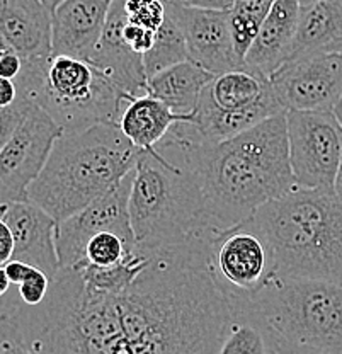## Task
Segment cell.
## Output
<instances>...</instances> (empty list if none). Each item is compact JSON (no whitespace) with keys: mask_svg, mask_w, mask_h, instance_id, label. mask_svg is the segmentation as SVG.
<instances>
[{"mask_svg":"<svg viewBox=\"0 0 342 354\" xmlns=\"http://www.w3.org/2000/svg\"><path fill=\"white\" fill-rule=\"evenodd\" d=\"M208 241L146 249L149 263L120 293L61 268L36 307L14 288L3 300L32 354H216L231 307L209 271Z\"/></svg>","mask_w":342,"mask_h":354,"instance_id":"cell-1","label":"cell"},{"mask_svg":"<svg viewBox=\"0 0 342 354\" xmlns=\"http://www.w3.org/2000/svg\"><path fill=\"white\" fill-rule=\"evenodd\" d=\"M153 149L191 169L213 234L251 218L266 203L296 189L289 165L286 111L216 143H198L169 130Z\"/></svg>","mask_w":342,"mask_h":354,"instance_id":"cell-2","label":"cell"},{"mask_svg":"<svg viewBox=\"0 0 342 354\" xmlns=\"http://www.w3.org/2000/svg\"><path fill=\"white\" fill-rule=\"evenodd\" d=\"M138 153L116 123L61 133L51 147L45 167L28 187V201L45 209L58 223L130 174Z\"/></svg>","mask_w":342,"mask_h":354,"instance_id":"cell-3","label":"cell"},{"mask_svg":"<svg viewBox=\"0 0 342 354\" xmlns=\"http://www.w3.org/2000/svg\"><path fill=\"white\" fill-rule=\"evenodd\" d=\"M252 218L271 243L278 278L342 285V198L336 191L296 187Z\"/></svg>","mask_w":342,"mask_h":354,"instance_id":"cell-4","label":"cell"},{"mask_svg":"<svg viewBox=\"0 0 342 354\" xmlns=\"http://www.w3.org/2000/svg\"><path fill=\"white\" fill-rule=\"evenodd\" d=\"M128 212L135 242L143 249L215 235L191 169L174 155L157 149L140 150Z\"/></svg>","mask_w":342,"mask_h":354,"instance_id":"cell-5","label":"cell"},{"mask_svg":"<svg viewBox=\"0 0 342 354\" xmlns=\"http://www.w3.org/2000/svg\"><path fill=\"white\" fill-rule=\"evenodd\" d=\"M14 82L17 95L39 106L61 133L102 123L117 124L131 99L86 60L65 55L23 60V70Z\"/></svg>","mask_w":342,"mask_h":354,"instance_id":"cell-6","label":"cell"},{"mask_svg":"<svg viewBox=\"0 0 342 354\" xmlns=\"http://www.w3.org/2000/svg\"><path fill=\"white\" fill-rule=\"evenodd\" d=\"M251 301L286 341L325 354H342L341 283L276 276Z\"/></svg>","mask_w":342,"mask_h":354,"instance_id":"cell-7","label":"cell"},{"mask_svg":"<svg viewBox=\"0 0 342 354\" xmlns=\"http://www.w3.org/2000/svg\"><path fill=\"white\" fill-rule=\"evenodd\" d=\"M285 111L269 79L247 66L218 73L206 84L189 121L174 130L198 143H216Z\"/></svg>","mask_w":342,"mask_h":354,"instance_id":"cell-8","label":"cell"},{"mask_svg":"<svg viewBox=\"0 0 342 354\" xmlns=\"http://www.w3.org/2000/svg\"><path fill=\"white\" fill-rule=\"evenodd\" d=\"M209 271L231 301H251L276 278L271 243L251 218L218 232L206 247Z\"/></svg>","mask_w":342,"mask_h":354,"instance_id":"cell-9","label":"cell"},{"mask_svg":"<svg viewBox=\"0 0 342 354\" xmlns=\"http://www.w3.org/2000/svg\"><path fill=\"white\" fill-rule=\"evenodd\" d=\"M289 165L298 187L334 191L342 127L334 111H286Z\"/></svg>","mask_w":342,"mask_h":354,"instance_id":"cell-10","label":"cell"},{"mask_svg":"<svg viewBox=\"0 0 342 354\" xmlns=\"http://www.w3.org/2000/svg\"><path fill=\"white\" fill-rule=\"evenodd\" d=\"M60 127L32 102L24 120L0 150V205L28 201V187L45 167Z\"/></svg>","mask_w":342,"mask_h":354,"instance_id":"cell-11","label":"cell"},{"mask_svg":"<svg viewBox=\"0 0 342 354\" xmlns=\"http://www.w3.org/2000/svg\"><path fill=\"white\" fill-rule=\"evenodd\" d=\"M285 111H332L342 94V53H317L285 62L269 77Z\"/></svg>","mask_w":342,"mask_h":354,"instance_id":"cell-12","label":"cell"},{"mask_svg":"<svg viewBox=\"0 0 342 354\" xmlns=\"http://www.w3.org/2000/svg\"><path fill=\"white\" fill-rule=\"evenodd\" d=\"M131 183H133V171L86 208L58 221L55 243H57L60 269L73 268L80 263L84 259L86 243L99 232H116L124 241L137 243L131 228L130 212H128Z\"/></svg>","mask_w":342,"mask_h":354,"instance_id":"cell-13","label":"cell"},{"mask_svg":"<svg viewBox=\"0 0 342 354\" xmlns=\"http://www.w3.org/2000/svg\"><path fill=\"white\" fill-rule=\"evenodd\" d=\"M165 14L181 29L189 60L201 68L218 75L244 66L235 53L228 10L165 3Z\"/></svg>","mask_w":342,"mask_h":354,"instance_id":"cell-14","label":"cell"},{"mask_svg":"<svg viewBox=\"0 0 342 354\" xmlns=\"http://www.w3.org/2000/svg\"><path fill=\"white\" fill-rule=\"evenodd\" d=\"M124 21L123 0H113L101 38L86 62L133 99L146 94L149 77L143 65V55L124 43L121 35Z\"/></svg>","mask_w":342,"mask_h":354,"instance_id":"cell-15","label":"cell"},{"mask_svg":"<svg viewBox=\"0 0 342 354\" xmlns=\"http://www.w3.org/2000/svg\"><path fill=\"white\" fill-rule=\"evenodd\" d=\"M0 218L6 220L14 237L12 259L23 261L45 271L50 279L60 271L57 243V221L31 201L0 205Z\"/></svg>","mask_w":342,"mask_h":354,"instance_id":"cell-16","label":"cell"},{"mask_svg":"<svg viewBox=\"0 0 342 354\" xmlns=\"http://www.w3.org/2000/svg\"><path fill=\"white\" fill-rule=\"evenodd\" d=\"M113 0H61L51 10V55L87 60L97 44Z\"/></svg>","mask_w":342,"mask_h":354,"instance_id":"cell-17","label":"cell"},{"mask_svg":"<svg viewBox=\"0 0 342 354\" xmlns=\"http://www.w3.org/2000/svg\"><path fill=\"white\" fill-rule=\"evenodd\" d=\"M0 35L23 60L51 55V10L41 0H0Z\"/></svg>","mask_w":342,"mask_h":354,"instance_id":"cell-18","label":"cell"},{"mask_svg":"<svg viewBox=\"0 0 342 354\" xmlns=\"http://www.w3.org/2000/svg\"><path fill=\"white\" fill-rule=\"evenodd\" d=\"M298 17H300L298 0H276L251 46L245 51L244 65L269 79L288 60L296 32Z\"/></svg>","mask_w":342,"mask_h":354,"instance_id":"cell-19","label":"cell"},{"mask_svg":"<svg viewBox=\"0 0 342 354\" xmlns=\"http://www.w3.org/2000/svg\"><path fill=\"white\" fill-rule=\"evenodd\" d=\"M317 53H342V0L300 7L288 60Z\"/></svg>","mask_w":342,"mask_h":354,"instance_id":"cell-20","label":"cell"},{"mask_svg":"<svg viewBox=\"0 0 342 354\" xmlns=\"http://www.w3.org/2000/svg\"><path fill=\"white\" fill-rule=\"evenodd\" d=\"M213 77L208 70L186 60L149 77L146 94L164 102L172 113L189 116L196 109L201 91Z\"/></svg>","mask_w":342,"mask_h":354,"instance_id":"cell-21","label":"cell"},{"mask_svg":"<svg viewBox=\"0 0 342 354\" xmlns=\"http://www.w3.org/2000/svg\"><path fill=\"white\" fill-rule=\"evenodd\" d=\"M189 120L191 114L182 116L172 113L159 99L145 94L124 104L117 127L138 150H150L167 135L172 124Z\"/></svg>","mask_w":342,"mask_h":354,"instance_id":"cell-22","label":"cell"},{"mask_svg":"<svg viewBox=\"0 0 342 354\" xmlns=\"http://www.w3.org/2000/svg\"><path fill=\"white\" fill-rule=\"evenodd\" d=\"M231 315L216 354H273L276 332L252 301H231Z\"/></svg>","mask_w":342,"mask_h":354,"instance_id":"cell-23","label":"cell"},{"mask_svg":"<svg viewBox=\"0 0 342 354\" xmlns=\"http://www.w3.org/2000/svg\"><path fill=\"white\" fill-rule=\"evenodd\" d=\"M186 60H189L186 39H184L179 26L165 14V21L157 29L152 48L143 55L146 77L155 75L157 72H162L169 66Z\"/></svg>","mask_w":342,"mask_h":354,"instance_id":"cell-24","label":"cell"},{"mask_svg":"<svg viewBox=\"0 0 342 354\" xmlns=\"http://www.w3.org/2000/svg\"><path fill=\"white\" fill-rule=\"evenodd\" d=\"M273 3L271 0H234L228 9L235 53L242 62Z\"/></svg>","mask_w":342,"mask_h":354,"instance_id":"cell-25","label":"cell"},{"mask_svg":"<svg viewBox=\"0 0 342 354\" xmlns=\"http://www.w3.org/2000/svg\"><path fill=\"white\" fill-rule=\"evenodd\" d=\"M135 249H137V243L124 241L116 232L104 230L89 239L84 249L82 261L92 266H99V268H108V266L121 263Z\"/></svg>","mask_w":342,"mask_h":354,"instance_id":"cell-26","label":"cell"},{"mask_svg":"<svg viewBox=\"0 0 342 354\" xmlns=\"http://www.w3.org/2000/svg\"><path fill=\"white\" fill-rule=\"evenodd\" d=\"M123 9L128 22L153 32L165 21L164 0H123Z\"/></svg>","mask_w":342,"mask_h":354,"instance_id":"cell-27","label":"cell"},{"mask_svg":"<svg viewBox=\"0 0 342 354\" xmlns=\"http://www.w3.org/2000/svg\"><path fill=\"white\" fill-rule=\"evenodd\" d=\"M50 283V276L45 271L31 266L29 271L24 274V278L12 288L21 304L26 305V307H36L46 298Z\"/></svg>","mask_w":342,"mask_h":354,"instance_id":"cell-28","label":"cell"},{"mask_svg":"<svg viewBox=\"0 0 342 354\" xmlns=\"http://www.w3.org/2000/svg\"><path fill=\"white\" fill-rule=\"evenodd\" d=\"M0 354H32L6 300H0Z\"/></svg>","mask_w":342,"mask_h":354,"instance_id":"cell-29","label":"cell"},{"mask_svg":"<svg viewBox=\"0 0 342 354\" xmlns=\"http://www.w3.org/2000/svg\"><path fill=\"white\" fill-rule=\"evenodd\" d=\"M31 104L32 102L29 99L23 97V95H17L14 104L7 106V108H0V150L3 149V145L9 142L10 136L17 130V127L24 120L26 113H28Z\"/></svg>","mask_w":342,"mask_h":354,"instance_id":"cell-30","label":"cell"},{"mask_svg":"<svg viewBox=\"0 0 342 354\" xmlns=\"http://www.w3.org/2000/svg\"><path fill=\"white\" fill-rule=\"evenodd\" d=\"M123 35L124 43L131 48L133 51H137L140 55H145L146 51L152 48L153 39H155V32L150 31V29L140 28V26L131 24V22L124 21L123 24Z\"/></svg>","mask_w":342,"mask_h":354,"instance_id":"cell-31","label":"cell"},{"mask_svg":"<svg viewBox=\"0 0 342 354\" xmlns=\"http://www.w3.org/2000/svg\"><path fill=\"white\" fill-rule=\"evenodd\" d=\"M23 70V58L17 55L12 48L0 55V77L3 79L16 80Z\"/></svg>","mask_w":342,"mask_h":354,"instance_id":"cell-32","label":"cell"},{"mask_svg":"<svg viewBox=\"0 0 342 354\" xmlns=\"http://www.w3.org/2000/svg\"><path fill=\"white\" fill-rule=\"evenodd\" d=\"M164 2L181 7H196V9L228 10L231 3H234V0H164Z\"/></svg>","mask_w":342,"mask_h":354,"instance_id":"cell-33","label":"cell"},{"mask_svg":"<svg viewBox=\"0 0 342 354\" xmlns=\"http://www.w3.org/2000/svg\"><path fill=\"white\" fill-rule=\"evenodd\" d=\"M14 254V237L10 232L9 225L6 220L0 218V266H3L7 261L12 259Z\"/></svg>","mask_w":342,"mask_h":354,"instance_id":"cell-34","label":"cell"},{"mask_svg":"<svg viewBox=\"0 0 342 354\" xmlns=\"http://www.w3.org/2000/svg\"><path fill=\"white\" fill-rule=\"evenodd\" d=\"M273 354H325V353L317 351V349H312V348H305V346L293 344V342L286 341V339H283L281 335L276 334Z\"/></svg>","mask_w":342,"mask_h":354,"instance_id":"cell-35","label":"cell"},{"mask_svg":"<svg viewBox=\"0 0 342 354\" xmlns=\"http://www.w3.org/2000/svg\"><path fill=\"white\" fill-rule=\"evenodd\" d=\"M17 99V86L14 80L0 77V108L14 104Z\"/></svg>","mask_w":342,"mask_h":354,"instance_id":"cell-36","label":"cell"},{"mask_svg":"<svg viewBox=\"0 0 342 354\" xmlns=\"http://www.w3.org/2000/svg\"><path fill=\"white\" fill-rule=\"evenodd\" d=\"M10 288H12V285H10L9 278H7L6 269H3V266H0V300L9 293Z\"/></svg>","mask_w":342,"mask_h":354,"instance_id":"cell-37","label":"cell"},{"mask_svg":"<svg viewBox=\"0 0 342 354\" xmlns=\"http://www.w3.org/2000/svg\"><path fill=\"white\" fill-rule=\"evenodd\" d=\"M334 191L342 198V155H341V164L339 169H337V176H336V183H334Z\"/></svg>","mask_w":342,"mask_h":354,"instance_id":"cell-38","label":"cell"},{"mask_svg":"<svg viewBox=\"0 0 342 354\" xmlns=\"http://www.w3.org/2000/svg\"><path fill=\"white\" fill-rule=\"evenodd\" d=\"M334 114H336V118H337V121H339V124L342 127V94H341V97L337 99V102H336V106H334Z\"/></svg>","mask_w":342,"mask_h":354,"instance_id":"cell-39","label":"cell"},{"mask_svg":"<svg viewBox=\"0 0 342 354\" xmlns=\"http://www.w3.org/2000/svg\"><path fill=\"white\" fill-rule=\"evenodd\" d=\"M41 2H43V3H45V6L48 7V9H50V10H53V9H55V7H57V6H58V3H60V2H61V0H41Z\"/></svg>","mask_w":342,"mask_h":354,"instance_id":"cell-40","label":"cell"},{"mask_svg":"<svg viewBox=\"0 0 342 354\" xmlns=\"http://www.w3.org/2000/svg\"><path fill=\"white\" fill-rule=\"evenodd\" d=\"M9 44H7L6 43V39H3L2 38V35H0V55H2L3 53V51H7V50H9Z\"/></svg>","mask_w":342,"mask_h":354,"instance_id":"cell-41","label":"cell"},{"mask_svg":"<svg viewBox=\"0 0 342 354\" xmlns=\"http://www.w3.org/2000/svg\"><path fill=\"white\" fill-rule=\"evenodd\" d=\"M317 2H322V0H298V3H300V7L312 6V3H317Z\"/></svg>","mask_w":342,"mask_h":354,"instance_id":"cell-42","label":"cell"},{"mask_svg":"<svg viewBox=\"0 0 342 354\" xmlns=\"http://www.w3.org/2000/svg\"><path fill=\"white\" fill-rule=\"evenodd\" d=\"M271 2H276V0H271Z\"/></svg>","mask_w":342,"mask_h":354,"instance_id":"cell-43","label":"cell"}]
</instances>
